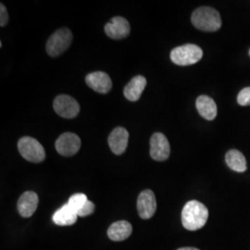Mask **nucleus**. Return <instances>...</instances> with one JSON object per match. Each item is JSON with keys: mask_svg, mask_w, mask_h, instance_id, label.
I'll list each match as a JSON object with an SVG mask.
<instances>
[{"mask_svg": "<svg viewBox=\"0 0 250 250\" xmlns=\"http://www.w3.org/2000/svg\"><path fill=\"white\" fill-rule=\"evenodd\" d=\"M87 201L88 199L84 194L78 193V194L72 195V197H70L68 204L71 206L76 212H78Z\"/></svg>", "mask_w": 250, "mask_h": 250, "instance_id": "6ab92c4d", "label": "nucleus"}, {"mask_svg": "<svg viewBox=\"0 0 250 250\" xmlns=\"http://www.w3.org/2000/svg\"><path fill=\"white\" fill-rule=\"evenodd\" d=\"M9 21V14L4 4L0 5V25L1 27L6 26Z\"/></svg>", "mask_w": 250, "mask_h": 250, "instance_id": "4be33fe9", "label": "nucleus"}, {"mask_svg": "<svg viewBox=\"0 0 250 250\" xmlns=\"http://www.w3.org/2000/svg\"><path fill=\"white\" fill-rule=\"evenodd\" d=\"M55 146L57 151L62 156L71 157L80 149V137L72 133H64L58 138Z\"/></svg>", "mask_w": 250, "mask_h": 250, "instance_id": "6e6552de", "label": "nucleus"}, {"mask_svg": "<svg viewBox=\"0 0 250 250\" xmlns=\"http://www.w3.org/2000/svg\"><path fill=\"white\" fill-rule=\"evenodd\" d=\"M131 31L130 23L123 17H114L105 25V33L109 38L123 39L129 36Z\"/></svg>", "mask_w": 250, "mask_h": 250, "instance_id": "9d476101", "label": "nucleus"}, {"mask_svg": "<svg viewBox=\"0 0 250 250\" xmlns=\"http://www.w3.org/2000/svg\"><path fill=\"white\" fill-rule=\"evenodd\" d=\"M193 25L200 31L216 32L222 26L220 13L210 7H200L196 9L191 17Z\"/></svg>", "mask_w": 250, "mask_h": 250, "instance_id": "f03ea898", "label": "nucleus"}, {"mask_svg": "<svg viewBox=\"0 0 250 250\" xmlns=\"http://www.w3.org/2000/svg\"><path fill=\"white\" fill-rule=\"evenodd\" d=\"M146 85V80L144 76L138 75L130 81L124 90L125 97L130 101H137L140 99Z\"/></svg>", "mask_w": 250, "mask_h": 250, "instance_id": "4468645a", "label": "nucleus"}, {"mask_svg": "<svg viewBox=\"0 0 250 250\" xmlns=\"http://www.w3.org/2000/svg\"><path fill=\"white\" fill-rule=\"evenodd\" d=\"M85 83L90 88L100 94H107L112 87V82L106 72H91L85 77Z\"/></svg>", "mask_w": 250, "mask_h": 250, "instance_id": "9b49d317", "label": "nucleus"}, {"mask_svg": "<svg viewBox=\"0 0 250 250\" xmlns=\"http://www.w3.org/2000/svg\"><path fill=\"white\" fill-rule=\"evenodd\" d=\"M77 218V212L67 203L54 213L53 222L59 226H69L75 224Z\"/></svg>", "mask_w": 250, "mask_h": 250, "instance_id": "f3484780", "label": "nucleus"}, {"mask_svg": "<svg viewBox=\"0 0 250 250\" xmlns=\"http://www.w3.org/2000/svg\"><path fill=\"white\" fill-rule=\"evenodd\" d=\"M237 102L240 106H250V87H246L240 91Z\"/></svg>", "mask_w": 250, "mask_h": 250, "instance_id": "aec40b11", "label": "nucleus"}, {"mask_svg": "<svg viewBox=\"0 0 250 250\" xmlns=\"http://www.w3.org/2000/svg\"><path fill=\"white\" fill-rule=\"evenodd\" d=\"M53 107L58 115L66 119L75 118L80 111L78 102L68 95H61L57 97L54 100Z\"/></svg>", "mask_w": 250, "mask_h": 250, "instance_id": "423d86ee", "label": "nucleus"}, {"mask_svg": "<svg viewBox=\"0 0 250 250\" xmlns=\"http://www.w3.org/2000/svg\"><path fill=\"white\" fill-rule=\"evenodd\" d=\"M133 228L130 223L126 221H119L111 224L107 230V236L112 241H124L130 237Z\"/></svg>", "mask_w": 250, "mask_h": 250, "instance_id": "2eb2a0df", "label": "nucleus"}, {"mask_svg": "<svg viewBox=\"0 0 250 250\" xmlns=\"http://www.w3.org/2000/svg\"><path fill=\"white\" fill-rule=\"evenodd\" d=\"M203 57L202 49L193 44H187L173 48L170 52L171 62L179 66H189L198 62Z\"/></svg>", "mask_w": 250, "mask_h": 250, "instance_id": "7ed1b4c3", "label": "nucleus"}, {"mask_svg": "<svg viewBox=\"0 0 250 250\" xmlns=\"http://www.w3.org/2000/svg\"><path fill=\"white\" fill-rule=\"evenodd\" d=\"M94 210H95V204L88 200L77 212V214H78V217H85V216H89L92 214L94 212Z\"/></svg>", "mask_w": 250, "mask_h": 250, "instance_id": "412c9836", "label": "nucleus"}, {"mask_svg": "<svg viewBox=\"0 0 250 250\" xmlns=\"http://www.w3.org/2000/svg\"><path fill=\"white\" fill-rule=\"evenodd\" d=\"M39 198L37 194L33 191L24 192L18 200V211L21 216L29 218L36 212Z\"/></svg>", "mask_w": 250, "mask_h": 250, "instance_id": "ddd939ff", "label": "nucleus"}, {"mask_svg": "<svg viewBox=\"0 0 250 250\" xmlns=\"http://www.w3.org/2000/svg\"><path fill=\"white\" fill-rule=\"evenodd\" d=\"M157 209V201L155 194L151 190H144L137 198V211L143 220L152 218Z\"/></svg>", "mask_w": 250, "mask_h": 250, "instance_id": "1a4fd4ad", "label": "nucleus"}, {"mask_svg": "<svg viewBox=\"0 0 250 250\" xmlns=\"http://www.w3.org/2000/svg\"><path fill=\"white\" fill-rule=\"evenodd\" d=\"M198 113L208 121H212L217 116V105L214 100L208 96H200L196 101Z\"/></svg>", "mask_w": 250, "mask_h": 250, "instance_id": "dca6fc26", "label": "nucleus"}, {"mask_svg": "<svg viewBox=\"0 0 250 250\" xmlns=\"http://www.w3.org/2000/svg\"><path fill=\"white\" fill-rule=\"evenodd\" d=\"M225 161L228 167L234 171L244 172L248 169L245 156L242 154L241 152L236 149H231L226 153Z\"/></svg>", "mask_w": 250, "mask_h": 250, "instance_id": "a211bd4d", "label": "nucleus"}, {"mask_svg": "<svg viewBox=\"0 0 250 250\" xmlns=\"http://www.w3.org/2000/svg\"><path fill=\"white\" fill-rule=\"evenodd\" d=\"M208 210L204 204L197 200L188 202L182 210V224L189 231H197L205 225Z\"/></svg>", "mask_w": 250, "mask_h": 250, "instance_id": "f257e3e1", "label": "nucleus"}, {"mask_svg": "<svg viewBox=\"0 0 250 250\" xmlns=\"http://www.w3.org/2000/svg\"><path fill=\"white\" fill-rule=\"evenodd\" d=\"M72 34L70 29L62 28L56 31L46 42V53L50 57H59L72 45Z\"/></svg>", "mask_w": 250, "mask_h": 250, "instance_id": "20e7f679", "label": "nucleus"}, {"mask_svg": "<svg viewBox=\"0 0 250 250\" xmlns=\"http://www.w3.org/2000/svg\"></svg>", "mask_w": 250, "mask_h": 250, "instance_id": "b1692460", "label": "nucleus"}, {"mask_svg": "<svg viewBox=\"0 0 250 250\" xmlns=\"http://www.w3.org/2000/svg\"><path fill=\"white\" fill-rule=\"evenodd\" d=\"M177 250H197V249H195V248H182V249H179Z\"/></svg>", "mask_w": 250, "mask_h": 250, "instance_id": "5701e85b", "label": "nucleus"}, {"mask_svg": "<svg viewBox=\"0 0 250 250\" xmlns=\"http://www.w3.org/2000/svg\"><path fill=\"white\" fill-rule=\"evenodd\" d=\"M170 147L167 137L161 133H155L150 138V157L154 161H164L170 157Z\"/></svg>", "mask_w": 250, "mask_h": 250, "instance_id": "0eeeda50", "label": "nucleus"}, {"mask_svg": "<svg viewBox=\"0 0 250 250\" xmlns=\"http://www.w3.org/2000/svg\"><path fill=\"white\" fill-rule=\"evenodd\" d=\"M18 149L21 155L30 162L39 163L45 159V148L33 137H21L19 140Z\"/></svg>", "mask_w": 250, "mask_h": 250, "instance_id": "39448f33", "label": "nucleus"}, {"mask_svg": "<svg viewBox=\"0 0 250 250\" xmlns=\"http://www.w3.org/2000/svg\"><path fill=\"white\" fill-rule=\"evenodd\" d=\"M129 140V133L123 127H117L108 136V145L115 155H122L125 153Z\"/></svg>", "mask_w": 250, "mask_h": 250, "instance_id": "f8f14e48", "label": "nucleus"}]
</instances>
